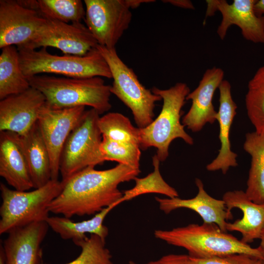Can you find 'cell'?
Listing matches in <instances>:
<instances>
[{
  "instance_id": "cell-1",
  "label": "cell",
  "mask_w": 264,
  "mask_h": 264,
  "mask_svg": "<svg viewBox=\"0 0 264 264\" xmlns=\"http://www.w3.org/2000/svg\"><path fill=\"white\" fill-rule=\"evenodd\" d=\"M140 173L122 164L105 170L86 168L66 180L60 194L50 203V212L70 219L95 215L116 203L123 196L120 184L134 180Z\"/></svg>"
},
{
  "instance_id": "cell-2",
  "label": "cell",
  "mask_w": 264,
  "mask_h": 264,
  "mask_svg": "<svg viewBox=\"0 0 264 264\" xmlns=\"http://www.w3.org/2000/svg\"><path fill=\"white\" fill-rule=\"evenodd\" d=\"M31 87L40 91L52 107L63 109L89 106L100 114L108 111L110 86L101 77L77 78L37 75L27 78Z\"/></svg>"
},
{
  "instance_id": "cell-3",
  "label": "cell",
  "mask_w": 264,
  "mask_h": 264,
  "mask_svg": "<svg viewBox=\"0 0 264 264\" xmlns=\"http://www.w3.org/2000/svg\"><path fill=\"white\" fill-rule=\"evenodd\" d=\"M155 238L188 251L197 258L220 257L243 253L264 260L260 248L251 247L222 231L214 223H192L171 230H156Z\"/></svg>"
},
{
  "instance_id": "cell-4",
  "label": "cell",
  "mask_w": 264,
  "mask_h": 264,
  "mask_svg": "<svg viewBox=\"0 0 264 264\" xmlns=\"http://www.w3.org/2000/svg\"><path fill=\"white\" fill-rule=\"evenodd\" d=\"M152 92L161 97L163 105L158 116L147 127L139 129L140 148L146 150L150 147L157 149L160 161H165L169 155L171 142L181 138L189 145L194 144L193 138L184 130L180 122L181 109L190 90L185 83H177L166 89L156 87Z\"/></svg>"
},
{
  "instance_id": "cell-5",
  "label": "cell",
  "mask_w": 264,
  "mask_h": 264,
  "mask_svg": "<svg viewBox=\"0 0 264 264\" xmlns=\"http://www.w3.org/2000/svg\"><path fill=\"white\" fill-rule=\"evenodd\" d=\"M17 48L21 68L27 78L41 73L56 74L69 78H112L110 67L97 48L82 56L53 55L46 47L39 50Z\"/></svg>"
},
{
  "instance_id": "cell-6",
  "label": "cell",
  "mask_w": 264,
  "mask_h": 264,
  "mask_svg": "<svg viewBox=\"0 0 264 264\" xmlns=\"http://www.w3.org/2000/svg\"><path fill=\"white\" fill-rule=\"evenodd\" d=\"M62 181L50 180L32 191L12 190L0 182V234L31 223L46 221L49 205L61 192Z\"/></svg>"
},
{
  "instance_id": "cell-7",
  "label": "cell",
  "mask_w": 264,
  "mask_h": 264,
  "mask_svg": "<svg viewBox=\"0 0 264 264\" xmlns=\"http://www.w3.org/2000/svg\"><path fill=\"white\" fill-rule=\"evenodd\" d=\"M96 48L107 63L111 73V94L131 110L138 128L147 127L154 120L155 104L162 100L161 97L140 83L132 69L119 57L115 48L99 44Z\"/></svg>"
},
{
  "instance_id": "cell-8",
  "label": "cell",
  "mask_w": 264,
  "mask_h": 264,
  "mask_svg": "<svg viewBox=\"0 0 264 264\" xmlns=\"http://www.w3.org/2000/svg\"><path fill=\"white\" fill-rule=\"evenodd\" d=\"M100 115L93 109L86 110L68 136L60 159L62 180L105 161L100 150L102 135L98 126Z\"/></svg>"
},
{
  "instance_id": "cell-9",
  "label": "cell",
  "mask_w": 264,
  "mask_h": 264,
  "mask_svg": "<svg viewBox=\"0 0 264 264\" xmlns=\"http://www.w3.org/2000/svg\"><path fill=\"white\" fill-rule=\"evenodd\" d=\"M84 3V21L98 44L115 48L132 19L125 0H85Z\"/></svg>"
},
{
  "instance_id": "cell-10",
  "label": "cell",
  "mask_w": 264,
  "mask_h": 264,
  "mask_svg": "<svg viewBox=\"0 0 264 264\" xmlns=\"http://www.w3.org/2000/svg\"><path fill=\"white\" fill-rule=\"evenodd\" d=\"M85 111L83 106L59 109L46 102L39 111L37 122L50 156L52 180H58L63 147Z\"/></svg>"
},
{
  "instance_id": "cell-11",
  "label": "cell",
  "mask_w": 264,
  "mask_h": 264,
  "mask_svg": "<svg viewBox=\"0 0 264 264\" xmlns=\"http://www.w3.org/2000/svg\"><path fill=\"white\" fill-rule=\"evenodd\" d=\"M98 44L93 34L82 22L67 23L46 20L30 42L17 47L36 49L50 46L61 50L65 54L82 56Z\"/></svg>"
},
{
  "instance_id": "cell-12",
  "label": "cell",
  "mask_w": 264,
  "mask_h": 264,
  "mask_svg": "<svg viewBox=\"0 0 264 264\" xmlns=\"http://www.w3.org/2000/svg\"><path fill=\"white\" fill-rule=\"evenodd\" d=\"M256 0H234L229 4L225 0H207L205 18L219 11L222 15L217 34L221 40L228 28L238 26L243 37L254 43L264 44V15H258L254 10Z\"/></svg>"
},
{
  "instance_id": "cell-13",
  "label": "cell",
  "mask_w": 264,
  "mask_h": 264,
  "mask_svg": "<svg viewBox=\"0 0 264 264\" xmlns=\"http://www.w3.org/2000/svg\"><path fill=\"white\" fill-rule=\"evenodd\" d=\"M46 19L18 0H0V48L23 46L30 42Z\"/></svg>"
},
{
  "instance_id": "cell-14",
  "label": "cell",
  "mask_w": 264,
  "mask_h": 264,
  "mask_svg": "<svg viewBox=\"0 0 264 264\" xmlns=\"http://www.w3.org/2000/svg\"><path fill=\"white\" fill-rule=\"evenodd\" d=\"M45 103L44 95L32 87L0 100V132L25 133L37 122L39 111Z\"/></svg>"
},
{
  "instance_id": "cell-15",
  "label": "cell",
  "mask_w": 264,
  "mask_h": 264,
  "mask_svg": "<svg viewBox=\"0 0 264 264\" xmlns=\"http://www.w3.org/2000/svg\"><path fill=\"white\" fill-rule=\"evenodd\" d=\"M223 70L219 67L207 69L198 86L188 94L186 100L192 101V105L184 116L182 124L192 132L200 131L207 124H212L217 120L218 111L212 100L216 90L223 80Z\"/></svg>"
},
{
  "instance_id": "cell-16",
  "label": "cell",
  "mask_w": 264,
  "mask_h": 264,
  "mask_svg": "<svg viewBox=\"0 0 264 264\" xmlns=\"http://www.w3.org/2000/svg\"><path fill=\"white\" fill-rule=\"evenodd\" d=\"M48 228L46 221L36 222L8 233L2 244L5 264H43L41 244Z\"/></svg>"
},
{
  "instance_id": "cell-17",
  "label": "cell",
  "mask_w": 264,
  "mask_h": 264,
  "mask_svg": "<svg viewBox=\"0 0 264 264\" xmlns=\"http://www.w3.org/2000/svg\"><path fill=\"white\" fill-rule=\"evenodd\" d=\"M195 183L198 192L197 195L191 198H160L155 197L159 208L166 214L179 208H187L198 214L203 223H214L220 229L227 232V220L233 218L231 212H229L225 202L210 196L205 190L202 181L196 178Z\"/></svg>"
},
{
  "instance_id": "cell-18",
  "label": "cell",
  "mask_w": 264,
  "mask_h": 264,
  "mask_svg": "<svg viewBox=\"0 0 264 264\" xmlns=\"http://www.w3.org/2000/svg\"><path fill=\"white\" fill-rule=\"evenodd\" d=\"M0 176L15 190L33 188L18 135L13 132H0Z\"/></svg>"
},
{
  "instance_id": "cell-19",
  "label": "cell",
  "mask_w": 264,
  "mask_h": 264,
  "mask_svg": "<svg viewBox=\"0 0 264 264\" xmlns=\"http://www.w3.org/2000/svg\"><path fill=\"white\" fill-rule=\"evenodd\" d=\"M220 107L217 120L219 125V138L221 144L217 156L206 166L208 171L220 170L226 174L230 167L238 166L237 154L231 149L229 139L230 131L233 119L236 114L237 106L231 94L230 83L223 80L219 88Z\"/></svg>"
},
{
  "instance_id": "cell-20",
  "label": "cell",
  "mask_w": 264,
  "mask_h": 264,
  "mask_svg": "<svg viewBox=\"0 0 264 264\" xmlns=\"http://www.w3.org/2000/svg\"><path fill=\"white\" fill-rule=\"evenodd\" d=\"M222 199L229 212L233 208H238L243 214L241 219L227 223V231L240 232L242 236L241 240L247 244L259 239L264 229V202L252 201L242 190L227 191L223 194Z\"/></svg>"
},
{
  "instance_id": "cell-21",
  "label": "cell",
  "mask_w": 264,
  "mask_h": 264,
  "mask_svg": "<svg viewBox=\"0 0 264 264\" xmlns=\"http://www.w3.org/2000/svg\"><path fill=\"white\" fill-rule=\"evenodd\" d=\"M18 135L35 189L51 180L50 158L37 122L25 133Z\"/></svg>"
},
{
  "instance_id": "cell-22",
  "label": "cell",
  "mask_w": 264,
  "mask_h": 264,
  "mask_svg": "<svg viewBox=\"0 0 264 264\" xmlns=\"http://www.w3.org/2000/svg\"><path fill=\"white\" fill-rule=\"evenodd\" d=\"M114 207L112 205L96 214L90 219L75 222L65 217H49L46 221L49 227L63 240H70L76 245L88 237L86 234H95L106 240L109 229L104 220Z\"/></svg>"
},
{
  "instance_id": "cell-23",
  "label": "cell",
  "mask_w": 264,
  "mask_h": 264,
  "mask_svg": "<svg viewBox=\"0 0 264 264\" xmlns=\"http://www.w3.org/2000/svg\"><path fill=\"white\" fill-rule=\"evenodd\" d=\"M243 149L251 157L245 191L248 198L257 203L264 202V132L256 131L245 135Z\"/></svg>"
},
{
  "instance_id": "cell-24",
  "label": "cell",
  "mask_w": 264,
  "mask_h": 264,
  "mask_svg": "<svg viewBox=\"0 0 264 264\" xmlns=\"http://www.w3.org/2000/svg\"><path fill=\"white\" fill-rule=\"evenodd\" d=\"M30 87L20 66L19 55L15 45L1 48L0 55V100L22 93Z\"/></svg>"
},
{
  "instance_id": "cell-25",
  "label": "cell",
  "mask_w": 264,
  "mask_h": 264,
  "mask_svg": "<svg viewBox=\"0 0 264 264\" xmlns=\"http://www.w3.org/2000/svg\"><path fill=\"white\" fill-rule=\"evenodd\" d=\"M22 6L38 12L43 18L67 23L82 22L86 10L80 0H18Z\"/></svg>"
},
{
  "instance_id": "cell-26",
  "label": "cell",
  "mask_w": 264,
  "mask_h": 264,
  "mask_svg": "<svg viewBox=\"0 0 264 264\" xmlns=\"http://www.w3.org/2000/svg\"><path fill=\"white\" fill-rule=\"evenodd\" d=\"M152 161L153 172L144 177H135L134 186L123 193V196L116 203V206L139 196L150 193L163 195L169 198L178 197L177 191L163 178L159 170L160 161L156 154L153 156Z\"/></svg>"
},
{
  "instance_id": "cell-27",
  "label": "cell",
  "mask_w": 264,
  "mask_h": 264,
  "mask_svg": "<svg viewBox=\"0 0 264 264\" xmlns=\"http://www.w3.org/2000/svg\"><path fill=\"white\" fill-rule=\"evenodd\" d=\"M98 126L102 137L139 146V128L133 126L130 119L120 113L108 112L100 116Z\"/></svg>"
},
{
  "instance_id": "cell-28",
  "label": "cell",
  "mask_w": 264,
  "mask_h": 264,
  "mask_svg": "<svg viewBox=\"0 0 264 264\" xmlns=\"http://www.w3.org/2000/svg\"><path fill=\"white\" fill-rule=\"evenodd\" d=\"M248 117L258 133L264 132V66L260 67L248 84L245 98Z\"/></svg>"
},
{
  "instance_id": "cell-29",
  "label": "cell",
  "mask_w": 264,
  "mask_h": 264,
  "mask_svg": "<svg viewBox=\"0 0 264 264\" xmlns=\"http://www.w3.org/2000/svg\"><path fill=\"white\" fill-rule=\"evenodd\" d=\"M100 150L105 161H115L119 164L140 169L141 151L138 145L102 137Z\"/></svg>"
},
{
  "instance_id": "cell-30",
  "label": "cell",
  "mask_w": 264,
  "mask_h": 264,
  "mask_svg": "<svg viewBox=\"0 0 264 264\" xmlns=\"http://www.w3.org/2000/svg\"><path fill=\"white\" fill-rule=\"evenodd\" d=\"M105 244V240L96 235L90 234L76 244L81 248L80 255L65 264H113L112 256Z\"/></svg>"
},
{
  "instance_id": "cell-31",
  "label": "cell",
  "mask_w": 264,
  "mask_h": 264,
  "mask_svg": "<svg viewBox=\"0 0 264 264\" xmlns=\"http://www.w3.org/2000/svg\"><path fill=\"white\" fill-rule=\"evenodd\" d=\"M191 257L194 264H261L264 261V259L243 253L208 258Z\"/></svg>"
},
{
  "instance_id": "cell-32",
  "label": "cell",
  "mask_w": 264,
  "mask_h": 264,
  "mask_svg": "<svg viewBox=\"0 0 264 264\" xmlns=\"http://www.w3.org/2000/svg\"><path fill=\"white\" fill-rule=\"evenodd\" d=\"M145 264H194L189 255L169 254Z\"/></svg>"
},
{
  "instance_id": "cell-33",
  "label": "cell",
  "mask_w": 264,
  "mask_h": 264,
  "mask_svg": "<svg viewBox=\"0 0 264 264\" xmlns=\"http://www.w3.org/2000/svg\"><path fill=\"white\" fill-rule=\"evenodd\" d=\"M162 1L183 8L189 9H194L195 8L192 2L188 0H162Z\"/></svg>"
},
{
  "instance_id": "cell-34",
  "label": "cell",
  "mask_w": 264,
  "mask_h": 264,
  "mask_svg": "<svg viewBox=\"0 0 264 264\" xmlns=\"http://www.w3.org/2000/svg\"><path fill=\"white\" fill-rule=\"evenodd\" d=\"M126 4L130 9H134L144 3L154 2L153 0H125Z\"/></svg>"
},
{
  "instance_id": "cell-35",
  "label": "cell",
  "mask_w": 264,
  "mask_h": 264,
  "mask_svg": "<svg viewBox=\"0 0 264 264\" xmlns=\"http://www.w3.org/2000/svg\"><path fill=\"white\" fill-rule=\"evenodd\" d=\"M254 10L259 16L264 14V0H256L254 4Z\"/></svg>"
},
{
  "instance_id": "cell-36",
  "label": "cell",
  "mask_w": 264,
  "mask_h": 264,
  "mask_svg": "<svg viewBox=\"0 0 264 264\" xmlns=\"http://www.w3.org/2000/svg\"><path fill=\"white\" fill-rule=\"evenodd\" d=\"M259 239L260 240V244L259 246L261 249L263 257L264 258V229L263 230L261 233Z\"/></svg>"
},
{
  "instance_id": "cell-37",
  "label": "cell",
  "mask_w": 264,
  "mask_h": 264,
  "mask_svg": "<svg viewBox=\"0 0 264 264\" xmlns=\"http://www.w3.org/2000/svg\"><path fill=\"white\" fill-rule=\"evenodd\" d=\"M129 264H137L135 262L132 261H130L129 262Z\"/></svg>"
},
{
  "instance_id": "cell-38",
  "label": "cell",
  "mask_w": 264,
  "mask_h": 264,
  "mask_svg": "<svg viewBox=\"0 0 264 264\" xmlns=\"http://www.w3.org/2000/svg\"><path fill=\"white\" fill-rule=\"evenodd\" d=\"M261 264H264V261Z\"/></svg>"
}]
</instances>
